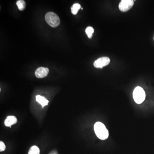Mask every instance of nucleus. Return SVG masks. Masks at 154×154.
<instances>
[{
    "instance_id": "1",
    "label": "nucleus",
    "mask_w": 154,
    "mask_h": 154,
    "mask_svg": "<svg viewBox=\"0 0 154 154\" xmlns=\"http://www.w3.org/2000/svg\"><path fill=\"white\" fill-rule=\"evenodd\" d=\"M94 129L95 133L100 139L105 140L108 138L109 136L108 131L102 123L97 122L95 123Z\"/></svg>"
},
{
    "instance_id": "2",
    "label": "nucleus",
    "mask_w": 154,
    "mask_h": 154,
    "mask_svg": "<svg viewBox=\"0 0 154 154\" xmlns=\"http://www.w3.org/2000/svg\"><path fill=\"white\" fill-rule=\"evenodd\" d=\"M45 19L48 25L53 28H56L61 23L58 16L54 12H48L45 16Z\"/></svg>"
},
{
    "instance_id": "3",
    "label": "nucleus",
    "mask_w": 154,
    "mask_h": 154,
    "mask_svg": "<svg viewBox=\"0 0 154 154\" xmlns=\"http://www.w3.org/2000/svg\"><path fill=\"white\" fill-rule=\"evenodd\" d=\"M133 96L134 100L136 103L141 104L145 99V92L142 88L137 87L134 90Z\"/></svg>"
},
{
    "instance_id": "4",
    "label": "nucleus",
    "mask_w": 154,
    "mask_h": 154,
    "mask_svg": "<svg viewBox=\"0 0 154 154\" xmlns=\"http://www.w3.org/2000/svg\"><path fill=\"white\" fill-rule=\"evenodd\" d=\"M110 62V58L108 57H104L99 58L94 62V66L97 68H102L108 65Z\"/></svg>"
},
{
    "instance_id": "5",
    "label": "nucleus",
    "mask_w": 154,
    "mask_h": 154,
    "mask_svg": "<svg viewBox=\"0 0 154 154\" xmlns=\"http://www.w3.org/2000/svg\"><path fill=\"white\" fill-rule=\"evenodd\" d=\"M134 4L132 0H123L119 4V9L122 12L127 11L133 6Z\"/></svg>"
},
{
    "instance_id": "6",
    "label": "nucleus",
    "mask_w": 154,
    "mask_h": 154,
    "mask_svg": "<svg viewBox=\"0 0 154 154\" xmlns=\"http://www.w3.org/2000/svg\"><path fill=\"white\" fill-rule=\"evenodd\" d=\"M49 73V69L47 68L41 67L36 70L35 74L37 78H42L47 76Z\"/></svg>"
},
{
    "instance_id": "7",
    "label": "nucleus",
    "mask_w": 154,
    "mask_h": 154,
    "mask_svg": "<svg viewBox=\"0 0 154 154\" xmlns=\"http://www.w3.org/2000/svg\"><path fill=\"white\" fill-rule=\"evenodd\" d=\"M17 120L15 116H10L7 117L4 121V124L6 126L11 127L12 125L16 123Z\"/></svg>"
},
{
    "instance_id": "8",
    "label": "nucleus",
    "mask_w": 154,
    "mask_h": 154,
    "mask_svg": "<svg viewBox=\"0 0 154 154\" xmlns=\"http://www.w3.org/2000/svg\"><path fill=\"white\" fill-rule=\"evenodd\" d=\"M36 101L41 105L42 107H44L48 105V103L49 102V101L47 100L46 98L42 96H40V95L36 96Z\"/></svg>"
},
{
    "instance_id": "9",
    "label": "nucleus",
    "mask_w": 154,
    "mask_h": 154,
    "mask_svg": "<svg viewBox=\"0 0 154 154\" xmlns=\"http://www.w3.org/2000/svg\"><path fill=\"white\" fill-rule=\"evenodd\" d=\"M16 4L20 10H23L25 8L26 3L23 0H19L17 1Z\"/></svg>"
},
{
    "instance_id": "10",
    "label": "nucleus",
    "mask_w": 154,
    "mask_h": 154,
    "mask_svg": "<svg viewBox=\"0 0 154 154\" xmlns=\"http://www.w3.org/2000/svg\"><path fill=\"white\" fill-rule=\"evenodd\" d=\"M81 5L78 3L74 4L71 7V11L72 13L74 15L77 14L79 10L81 9Z\"/></svg>"
},
{
    "instance_id": "11",
    "label": "nucleus",
    "mask_w": 154,
    "mask_h": 154,
    "mask_svg": "<svg viewBox=\"0 0 154 154\" xmlns=\"http://www.w3.org/2000/svg\"><path fill=\"white\" fill-rule=\"evenodd\" d=\"M40 150L37 146L32 147L29 151L28 154H40Z\"/></svg>"
},
{
    "instance_id": "12",
    "label": "nucleus",
    "mask_w": 154,
    "mask_h": 154,
    "mask_svg": "<svg viewBox=\"0 0 154 154\" xmlns=\"http://www.w3.org/2000/svg\"><path fill=\"white\" fill-rule=\"evenodd\" d=\"M94 32V29L91 27H88L86 28V33L87 35L89 38L91 39L92 37V34Z\"/></svg>"
},
{
    "instance_id": "13",
    "label": "nucleus",
    "mask_w": 154,
    "mask_h": 154,
    "mask_svg": "<svg viewBox=\"0 0 154 154\" xmlns=\"http://www.w3.org/2000/svg\"><path fill=\"white\" fill-rule=\"evenodd\" d=\"M6 146L2 141L0 142V151L3 152L5 150Z\"/></svg>"
}]
</instances>
